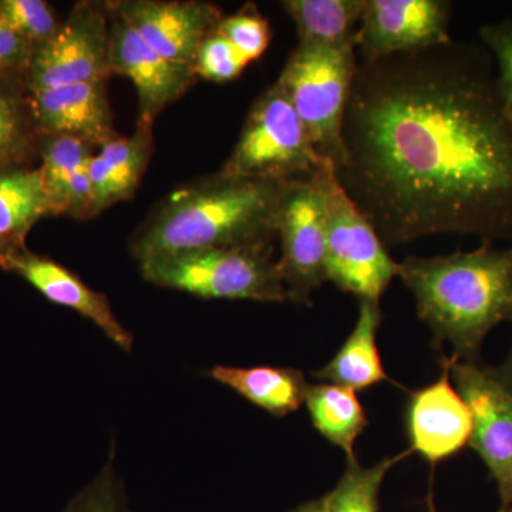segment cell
I'll list each match as a JSON object with an SVG mask.
<instances>
[{
	"label": "cell",
	"mask_w": 512,
	"mask_h": 512,
	"mask_svg": "<svg viewBox=\"0 0 512 512\" xmlns=\"http://www.w3.org/2000/svg\"><path fill=\"white\" fill-rule=\"evenodd\" d=\"M343 144L336 178L387 249L436 234L512 244V119L483 45L357 59Z\"/></svg>",
	"instance_id": "obj_1"
},
{
	"label": "cell",
	"mask_w": 512,
	"mask_h": 512,
	"mask_svg": "<svg viewBox=\"0 0 512 512\" xmlns=\"http://www.w3.org/2000/svg\"><path fill=\"white\" fill-rule=\"evenodd\" d=\"M286 183L218 171L171 192L134 232L130 252L150 259L218 248L274 247Z\"/></svg>",
	"instance_id": "obj_2"
},
{
	"label": "cell",
	"mask_w": 512,
	"mask_h": 512,
	"mask_svg": "<svg viewBox=\"0 0 512 512\" xmlns=\"http://www.w3.org/2000/svg\"><path fill=\"white\" fill-rule=\"evenodd\" d=\"M399 278L413 293L417 315L433 333L436 349L450 346L454 362H480L491 330L512 322V244L407 256Z\"/></svg>",
	"instance_id": "obj_3"
},
{
	"label": "cell",
	"mask_w": 512,
	"mask_h": 512,
	"mask_svg": "<svg viewBox=\"0 0 512 512\" xmlns=\"http://www.w3.org/2000/svg\"><path fill=\"white\" fill-rule=\"evenodd\" d=\"M356 67L355 45L298 43L275 82L301 117L320 158L335 171L345 161L343 121Z\"/></svg>",
	"instance_id": "obj_4"
},
{
	"label": "cell",
	"mask_w": 512,
	"mask_h": 512,
	"mask_svg": "<svg viewBox=\"0 0 512 512\" xmlns=\"http://www.w3.org/2000/svg\"><path fill=\"white\" fill-rule=\"evenodd\" d=\"M138 265L150 284L200 298L288 302L274 247L205 249Z\"/></svg>",
	"instance_id": "obj_5"
},
{
	"label": "cell",
	"mask_w": 512,
	"mask_h": 512,
	"mask_svg": "<svg viewBox=\"0 0 512 512\" xmlns=\"http://www.w3.org/2000/svg\"><path fill=\"white\" fill-rule=\"evenodd\" d=\"M328 165L288 96L274 83L252 104L237 144L220 171L245 180L289 183Z\"/></svg>",
	"instance_id": "obj_6"
},
{
	"label": "cell",
	"mask_w": 512,
	"mask_h": 512,
	"mask_svg": "<svg viewBox=\"0 0 512 512\" xmlns=\"http://www.w3.org/2000/svg\"><path fill=\"white\" fill-rule=\"evenodd\" d=\"M400 262L377 234L372 222L330 173L326 185V275L328 281L359 301H380L394 278Z\"/></svg>",
	"instance_id": "obj_7"
},
{
	"label": "cell",
	"mask_w": 512,
	"mask_h": 512,
	"mask_svg": "<svg viewBox=\"0 0 512 512\" xmlns=\"http://www.w3.org/2000/svg\"><path fill=\"white\" fill-rule=\"evenodd\" d=\"M332 165L309 177L286 183L279 204L276 235L281 256L276 259L288 302L311 306L313 292L326 275V185Z\"/></svg>",
	"instance_id": "obj_8"
},
{
	"label": "cell",
	"mask_w": 512,
	"mask_h": 512,
	"mask_svg": "<svg viewBox=\"0 0 512 512\" xmlns=\"http://www.w3.org/2000/svg\"><path fill=\"white\" fill-rule=\"evenodd\" d=\"M109 2H77L62 28L36 47L25 73L28 90L107 82L111 73Z\"/></svg>",
	"instance_id": "obj_9"
},
{
	"label": "cell",
	"mask_w": 512,
	"mask_h": 512,
	"mask_svg": "<svg viewBox=\"0 0 512 512\" xmlns=\"http://www.w3.org/2000/svg\"><path fill=\"white\" fill-rule=\"evenodd\" d=\"M450 359V357H448ZM450 372L457 392L470 409V444L497 485L500 508L512 511V396L483 362H454Z\"/></svg>",
	"instance_id": "obj_10"
},
{
	"label": "cell",
	"mask_w": 512,
	"mask_h": 512,
	"mask_svg": "<svg viewBox=\"0 0 512 512\" xmlns=\"http://www.w3.org/2000/svg\"><path fill=\"white\" fill-rule=\"evenodd\" d=\"M453 3L447 0H365L357 28L362 62L416 52L451 42Z\"/></svg>",
	"instance_id": "obj_11"
},
{
	"label": "cell",
	"mask_w": 512,
	"mask_h": 512,
	"mask_svg": "<svg viewBox=\"0 0 512 512\" xmlns=\"http://www.w3.org/2000/svg\"><path fill=\"white\" fill-rule=\"evenodd\" d=\"M111 73L136 87L138 120L154 123L158 114L183 97L198 79L194 66L173 62L153 49L109 2Z\"/></svg>",
	"instance_id": "obj_12"
},
{
	"label": "cell",
	"mask_w": 512,
	"mask_h": 512,
	"mask_svg": "<svg viewBox=\"0 0 512 512\" xmlns=\"http://www.w3.org/2000/svg\"><path fill=\"white\" fill-rule=\"evenodd\" d=\"M441 366L439 379L410 393L406 407L409 450L431 466L460 453L473 433L470 409L451 383L448 356H441Z\"/></svg>",
	"instance_id": "obj_13"
},
{
	"label": "cell",
	"mask_w": 512,
	"mask_h": 512,
	"mask_svg": "<svg viewBox=\"0 0 512 512\" xmlns=\"http://www.w3.org/2000/svg\"><path fill=\"white\" fill-rule=\"evenodd\" d=\"M113 5L160 55L191 66L202 40L222 19L218 6L198 0H120Z\"/></svg>",
	"instance_id": "obj_14"
},
{
	"label": "cell",
	"mask_w": 512,
	"mask_h": 512,
	"mask_svg": "<svg viewBox=\"0 0 512 512\" xmlns=\"http://www.w3.org/2000/svg\"><path fill=\"white\" fill-rule=\"evenodd\" d=\"M106 83H76L28 90L39 136H70L100 148L119 137L114 128Z\"/></svg>",
	"instance_id": "obj_15"
},
{
	"label": "cell",
	"mask_w": 512,
	"mask_h": 512,
	"mask_svg": "<svg viewBox=\"0 0 512 512\" xmlns=\"http://www.w3.org/2000/svg\"><path fill=\"white\" fill-rule=\"evenodd\" d=\"M3 269L22 276L47 301L66 306L92 320L124 352H131L133 349V335L114 315L107 296L93 291L79 276L63 265L47 256L33 254L25 248L10 256Z\"/></svg>",
	"instance_id": "obj_16"
},
{
	"label": "cell",
	"mask_w": 512,
	"mask_h": 512,
	"mask_svg": "<svg viewBox=\"0 0 512 512\" xmlns=\"http://www.w3.org/2000/svg\"><path fill=\"white\" fill-rule=\"evenodd\" d=\"M93 148L70 136L42 134L37 138V158L52 217L92 220L89 164Z\"/></svg>",
	"instance_id": "obj_17"
},
{
	"label": "cell",
	"mask_w": 512,
	"mask_h": 512,
	"mask_svg": "<svg viewBox=\"0 0 512 512\" xmlns=\"http://www.w3.org/2000/svg\"><path fill=\"white\" fill-rule=\"evenodd\" d=\"M153 151V124L137 120L131 136L116 137L94 154L89 164L92 218L134 197Z\"/></svg>",
	"instance_id": "obj_18"
},
{
	"label": "cell",
	"mask_w": 512,
	"mask_h": 512,
	"mask_svg": "<svg viewBox=\"0 0 512 512\" xmlns=\"http://www.w3.org/2000/svg\"><path fill=\"white\" fill-rule=\"evenodd\" d=\"M382 309L377 301H359L355 329L328 365L313 376L323 383L352 390H365L389 380L377 348V332L382 325Z\"/></svg>",
	"instance_id": "obj_19"
},
{
	"label": "cell",
	"mask_w": 512,
	"mask_h": 512,
	"mask_svg": "<svg viewBox=\"0 0 512 512\" xmlns=\"http://www.w3.org/2000/svg\"><path fill=\"white\" fill-rule=\"evenodd\" d=\"M210 375L275 417H285L301 409L309 389L301 370L289 367L215 366Z\"/></svg>",
	"instance_id": "obj_20"
},
{
	"label": "cell",
	"mask_w": 512,
	"mask_h": 512,
	"mask_svg": "<svg viewBox=\"0 0 512 512\" xmlns=\"http://www.w3.org/2000/svg\"><path fill=\"white\" fill-rule=\"evenodd\" d=\"M45 217H52V210L39 167L0 173V241L26 248L30 229Z\"/></svg>",
	"instance_id": "obj_21"
},
{
	"label": "cell",
	"mask_w": 512,
	"mask_h": 512,
	"mask_svg": "<svg viewBox=\"0 0 512 512\" xmlns=\"http://www.w3.org/2000/svg\"><path fill=\"white\" fill-rule=\"evenodd\" d=\"M365 0H285L302 45H355ZM356 46V45H355Z\"/></svg>",
	"instance_id": "obj_22"
},
{
	"label": "cell",
	"mask_w": 512,
	"mask_h": 512,
	"mask_svg": "<svg viewBox=\"0 0 512 512\" xmlns=\"http://www.w3.org/2000/svg\"><path fill=\"white\" fill-rule=\"evenodd\" d=\"M37 138L25 74H0V173L30 167Z\"/></svg>",
	"instance_id": "obj_23"
},
{
	"label": "cell",
	"mask_w": 512,
	"mask_h": 512,
	"mask_svg": "<svg viewBox=\"0 0 512 512\" xmlns=\"http://www.w3.org/2000/svg\"><path fill=\"white\" fill-rule=\"evenodd\" d=\"M313 427L346 458L355 457L357 437L366 430L367 416L355 390L332 383L309 384L305 399Z\"/></svg>",
	"instance_id": "obj_24"
},
{
	"label": "cell",
	"mask_w": 512,
	"mask_h": 512,
	"mask_svg": "<svg viewBox=\"0 0 512 512\" xmlns=\"http://www.w3.org/2000/svg\"><path fill=\"white\" fill-rule=\"evenodd\" d=\"M412 451L386 457L370 467H363L356 456L346 458L345 471L328 494L323 495L325 512H379L382 484L390 468L404 460Z\"/></svg>",
	"instance_id": "obj_25"
},
{
	"label": "cell",
	"mask_w": 512,
	"mask_h": 512,
	"mask_svg": "<svg viewBox=\"0 0 512 512\" xmlns=\"http://www.w3.org/2000/svg\"><path fill=\"white\" fill-rule=\"evenodd\" d=\"M0 16L35 49L49 42L63 23L43 0H0Z\"/></svg>",
	"instance_id": "obj_26"
},
{
	"label": "cell",
	"mask_w": 512,
	"mask_h": 512,
	"mask_svg": "<svg viewBox=\"0 0 512 512\" xmlns=\"http://www.w3.org/2000/svg\"><path fill=\"white\" fill-rule=\"evenodd\" d=\"M251 63V60L242 55L227 37L215 29L202 40L195 56L194 70L198 79L227 83L241 76L245 67Z\"/></svg>",
	"instance_id": "obj_27"
},
{
	"label": "cell",
	"mask_w": 512,
	"mask_h": 512,
	"mask_svg": "<svg viewBox=\"0 0 512 512\" xmlns=\"http://www.w3.org/2000/svg\"><path fill=\"white\" fill-rule=\"evenodd\" d=\"M217 30L251 62L264 55L271 43V26L254 3H247L234 15L222 16Z\"/></svg>",
	"instance_id": "obj_28"
},
{
	"label": "cell",
	"mask_w": 512,
	"mask_h": 512,
	"mask_svg": "<svg viewBox=\"0 0 512 512\" xmlns=\"http://www.w3.org/2000/svg\"><path fill=\"white\" fill-rule=\"evenodd\" d=\"M64 512H133L114 471L113 454L99 476L67 504Z\"/></svg>",
	"instance_id": "obj_29"
},
{
	"label": "cell",
	"mask_w": 512,
	"mask_h": 512,
	"mask_svg": "<svg viewBox=\"0 0 512 512\" xmlns=\"http://www.w3.org/2000/svg\"><path fill=\"white\" fill-rule=\"evenodd\" d=\"M480 42L493 57L498 89L512 119V18L484 25Z\"/></svg>",
	"instance_id": "obj_30"
},
{
	"label": "cell",
	"mask_w": 512,
	"mask_h": 512,
	"mask_svg": "<svg viewBox=\"0 0 512 512\" xmlns=\"http://www.w3.org/2000/svg\"><path fill=\"white\" fill-rule=\"evenodd\" d=\"M35 46L18 35L0 16V74H25Z\"/></svg>",
	"instance_id": "obj_31"
},
{
	"label": "cell",
	"mask_w": 512,
	"mask_h": 512,
	"mask_svg": "<svg viewBox=\"0 0 512 512\" xmlns=\"http://www.w3.org/2000/svg\"><path fill=\"white\" fill-rule=\"evenodd\" d=\"M493 372L512 396V345L504 362L500 366L493 367Z\"/></svg>",
	"instance_id": "obj_32"
},
{
	"label": "cell",
	"mask_w": 512,
	"mask_h": 512,
	"mask_svg": "<svg viewBox=\"0 0 512 512\" xmlns=\"http://www.w3.org/2000/svg\"><path fill=\"white\" fill-rule=\"evenodd\" d=\"M289 512H325V501H323V497L315 498V500L298 505Z\"/></svg>",
	"instance_id": "obj_33"
},
{
	"label": "cell",
	"mask_w": 512,
	"mask_h": 512,
	"mask_svg": "<svg viewBox=\"0 0 512 512\" xmlns=\"http://www.w3.org/2000/svg\"><path fill=\"white\" fill-rule=\"evenodd\" d=\"M18 251H20V249L12 247V245L6 244V242L0 241V268H5L6 262H8L10 256Z\"/></svg>",
	"instance_id": "obj_34"
},
{
	"label": "cell",
	"mask_w": 512,
	"mask_h": 512,
	"mask_svg": "<svg viewBox=\"0 0 512 512\" xmlns=\"http://www.w3.org/2000/svg\"><path fill=\"white\" fill-rule=\"evenodd\" d=\"M497 512H503V511H497Z\"/></svg>",
	"instance_id": "obj_35"
},
{
	"label": "cell",
	"mask_w": 512,
	"mask_h": 512,
	"mask_svg": "<svg viewBox=\"0 0 512 512\" xmlns=\"http://www.w3.org/2000/svg\"><path fill=\"white\" fill-rule=\"evenodd\" d=\"M512 512V511H511Z\"/></svg>",
	"instance_id": "obj_36"
}]
</instances>
